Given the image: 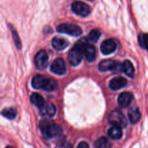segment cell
Masks as SVG:
<instances>
[{"instance_id": "obj_3", "label": "cell", "mask_w": 148, "mask_h": 148, "mask_svg": "<svg viewBox=\"0 0 148 148\" xmlns=\"http://www.w3.org/2000/svg\"><path fill=\"white\" fill-rule=\"evenodd\" d=\"M108 120L113 126H116L121 128L125 127L127 124V120L124 114L119 111L114 110L111 111L108 117Z\"/></svg>"}, {"instance_id": "obj_28", "label": "cell", "mask_w": 148, "mask_h": 148, "mask_svg": "<svg viewBox=\"0 0 148 148\" xmlns=\"http://www.w3.org/2000/svg\"><path fill=\"white\" fill-rule=\"evenodd\" d=\"M6 148H14V147H12V146H7V147H6Z\"/></svg>"}, {"instance_id": "obj_5", "label": "cell", "mask_w": 148, "mask_h": 148, "mask_svg": "<svg viewBox=\"0 0 148 148\" xmlns=\"http://www.w3.org/2000/svg\"><path fill=\"white\" fill-rule=\"evenodd\" d=\"M72 10L74 12L81 17H86L91 12V9L89 5L82 1H75L72 4Z\"/></svg>"}, {"instance_id": "obj_4", "label": "cell", "mask_w": 148, "mask_h": 148, "mask_svg": "<svg viewBox=\"0 0 148 148\" xmlns=\"http://www.w3.org/2000/svg\"><path fill=\"white\" fill-rule=\"evenodd\" d=\"M56 30L59 33H65L72 36H79L82 33V29L79 26L73 24H68V23H64L58 25Z\"/></svg>"}, {"instance_id": "obj_20", "label": "cell", "mask_w": 148, "mask_h": 148, "mask_svg": "<svg viewBox=\"0 0 148 148\" xmlns=\"http://www.w3.org/2000/svg\"><path fill=\"white\" fill-rule=\"evenodd\" d=\"M95 148H111V144L108 140L106 137H102L95 141Z\"/></svg>"}, {"instance_id": "obj_7", "label": "cell", "mask_w": 148, "mask_h": 148, "mask_svg": "<svg viewBox=\"0 0 148 148\" xmlns=\"http://www.w3.org/2000/svg\"><path fill=\"white\" fill-rule=\"evenodd\" d=\"M51 71L56 75H62L66 73V65L63 59L59 58L53 61V62L51 65Z\"/></svg>"}, {"instance_id": "obj_17", "label": "cell", "mask_w": 148, "mask_h": 148, "mask_svg": "<svg viewBox=\"0 0 148 148\" xmlns=\"http://www.w3.org/2000/svg\"><path fill=\"white\" fill-rule=\"evenodd\" d=\"M108 135L112 140H119L122 137L121 128L116 126H113L108 130Z\"/></svg>"}, {"instance_id": "obj_21", "label": "cell", "mask_w": 148, "mask_h": 148, "mask_svg": "<svg viewBox=\"0 0 148 148\" xmlns=\"http://www.w3.org/2000/svg\"><path fill=\"white\" fill-rule=\"evenodd\" d=\"M58 88V84L56 80L53 79H50L48 78V80L46 82V85H45L43 90L48 92H51V91H54L57 89Z\"/></svg>"}, {"instance_id": "obj_19", "label": "cell", "mask_w": 148, "mask_h": 148, "mask_svg": "<svg viewBox=\"0 0 148 148\" xmlns=\"http://www.w3.org/2000/svg\"><path fill=\"white\" fill-rule=\"evenodd\" d=\"M30 101H31V103L33 105H35L36 107L39 108H41L45 104L44 99H43V97L40 95H39L38 93H36V92L32 94V95L30 96Z\"/></svg>"}, {"instance_id": "obj_29", "label": "cell", "mask_w": 148, "mask_h": 148, "mask_svg": "<svg viewBox=\"0 0 148 148\" xmlns=\"http://www.w3.org/2000/svg\"><path fill=\"white\" fill-rule=\"evenodd\" d=\"M89 1H93V0H89Z\"/></svg>"}, {"instance_id": "obj_14", "label": "cell", "mask_w": 148, "mask_h": 148, "mask_svg": "<svg viewBox=\"0 0 148 148\" xmlns=\"http://www.w3.org/2000/svg\"><path fill=\"white\" fill-rule=\"evenodd\" d=\"M69 45V42L63 38H54L52 40V46L53 49L57 51H62L66 49Z\"/></svg>"}, {"instance_id": "obj_8", "label": "cell", "mask_w": 148, "mask_h": 148, "mask_svg": "<svg viewBox=\"0 0 148 148\" xmlns=\"http://www.w3.org/2000/svg\"><path fill=\"white\" fill-rule=\"evenodd\" d=\"M116 48L117 44L115 40L113 39H107L101 44V50L103 54L108 55L115 51Z\"/></svg>"}, {"instance_id": "obj_26", "label": "cell", "mask_w": 148, "mask_h": 148, "mask_svg": "<svg viewBox=\"0 0 148 148\" xmlns=\"http://www.w3.org/2000/svg\"><path fill=\"white\" fill-rule=\"evenodd\" d=\"M77 148H89V146H88V144L87 143L82 142V143H80L78 145Z\"/></svg>"}, {"instance_id": "obj_11", "label": "cell", "mask_w": 148, "mask_h": 148, "mask_svg": "<svg viewBox=\"0 0 148 148\" xmlns=\"http://www.w3.org/2000/svg\"><path fill=\"white\" fill-rule=\"evenodd\" d=\"M127 81L125 78L117 77L111 79L109 82V87L113 90H117L126 86Z\"/></svg>"}, {"instance_id": "obj_15", "label": "cell", "mask_w": 148, "mask_h": 148, "mask_svg": "<svg viewBox=\"0 0 148 148\" xmlns=\"http://www.w3.org/2000/svg\"><path fill=\"white\" fill-rule=\"evenodd\" d=\"M84 55L85 56V59L88 62H92L95 61L96 57V51H95V48L92 45H88L85 48L84 51Z\"/></svg>"}, {"instance_id": "obj_16", "label": "cell", "mask_w": 148, "mask_h": 148, "mask_svg": "<svg viewBox=\"0 0 148 148\" xmlns=\"http://www.w3.org/2000/svg\"><path fill=\"white\" fill-rule=\"evenodd\" d=\"M128 118L132 124H136L141 119V113L139 108H134L130 109L128 113Z\"/></svg>"}, {"instance_id": "obj_22", "label": "cell", "mask_w": 148, "mask_h": 148, "mask_svg": "<svg viewBox=\"0 0 148 148\" xmlns=\"http://www.w3.org/2000/svg\"><path fill=\"white\" fill-rule=\"evenodd\" d=\"M138 42L143 49H146L148 51V34L141 33L138 36Z\"/></svg>"}, {"instance_id": "obj_23", "label": "cell", "mask_w": 148, "mask_h": 148, "mask_svg": "<svg viewBox=\"0 0 148 148\" xmlns=\"http://www.w3.org/2000/svg\"><path fill=\"white\" fill-rule=\"evenodd\" d=\"M2 115L4 116V117H6L8 119H14L16 117V115H17V113H16V111L12 108H4V110L1 112Z\"/></svg>"}, {"instance_id": "obj_13", "label": "cell", "mask_w": 148, "mask_h": 148, "mask_svg": "<svg viewBox=\"0 0 148 148\" xmlns=\"http://www.w3.org/2000/svg\"><path fill=\"white\" fill-rule=\"evenodd\" d=\"M48 80V78L42 76V75H35L32 79V86L33 88L36 89H43L46 85V82Z\"/></svg>"}, {"instance_id": "obj_24", "label": "cell", "mask_w": 148, "mask_h": 148, "mask_svg": "<svg viewBox=\"0 0 148 148\" xmlns=\"http://www.w3.org/2000/svg\"><path fill=\"white\" fill-rule=\"evenodd\" d=\"M101 37V32L98 30H92L90 32L89 35H88V38L90 41L93 42V43H96L98 40V39Z\"/></svg>"}, {"instance_id": "obj_18", "label": "cell", "mask_w": 148, "mask_h": 148, "mask_svg": "<svg viewBox=\"0 0 148 148\" xmlns=\"http://www.w3.org/2000/svg\"><path fill=\"white\" fill-rule=\"evenodd\" d=\"M122 69L124 73L130 77H134V68L132 64L130 62V61L126 60L122 64Z\"/></svg>"}, {"instance_id": "obj_9", "label": "cell", "mask_w": 148, "mask_h": 148, "mask_svg": "<svg viewBox=\"0 0 148 148\" xmlns=\"http://www.w3.org/2000/svg\"><path fill=\"white\" fill-rule=\"evenodd\" d=\"M56 113V108L54 105L51 103H45L43 106L40 108V114L42 116L46 117V118H51L54 116Z\"/></svg>"}, {"instance_id": "obj_27", "label": "cell", "mask_w": 148, "mask_h": 148, "mask_svg": "<svg viewBox=\"0 0 148 148\" xmlns=\"http://www.w3.org/2000/svg\"><path fill=\"white\" fill-rule=\"evenodd\" d=\"M59 148H72V146L71 145V144L68 143H64V144H62V145L60 146Z\"/></svg>"}, {"instance_id": "obj_1", "label": "cell", "mask_w": 148, "mask_h": 148, "mask_svg": "<svg viewBox=\"0 0 148 148\" xmlns=\"http://www.w3.org/2000/svg\"><path fill=\"white\" fill-rule=\"evenodd\" d=\"M86 47V42L83 40H79L71 49L68 56V61L72 66H77L80 63Z\"/></svg>"}, {"instance_id": "obj_25", "label": "cell", "mask_w": 148, "mask_h": 148, "mask_svg": "<svg viewBox=\"0 0 148 148\" xmlns=\"http://www.w3.org/2000/svg\"><path fill=\"white\" fill-rule=\"evenodd\" d=\"M10 29H11L12 35V38L13 39H14V41L16 45V47H17V49H20V48H21V41H20L18 34H17L16 30H14L12 27H10Z\"/></svg>"}, {"instance_id": "obj_6", "label": "cell", "mask_w": 148, "mask_h": 148, "mask_svg": "<svg viewBox=\"0 0 148 148\" xmlns=\"http://www.w3.org/2000/svg\"><path fill=\"white\" fill-rule=\"evenodd\" d=\"M35 65L38 69H44L49 62V56L46 51H39L35 56Z\"/></svg>"}, {"instance_id": "obj_12", "label": "cell", "mask_w": 148, "mask_h": 148, "mask_svg": "<svg viewBox=\"0 0 148 148\" xmlns=\"http://www.w3.org/2000/svg\"><path fill=\"white\" fill-rule=\"evenodd\" d=\"M116 62L110 59H106L102 61L98 65V69L101 72H106L109 70H114L116 69Z\"/></svg>"}, {"instance_id": "obj_10", "label": "cell", "mask_w": 148, "mask_h": 148, "mask_svg": "<svg viewBox=\"0 0 148 148\" xmlns=\"http://www.w3.org/2000/svg\"><path fill=\"white\" fill-rule=\"evenodd\" d=\"M133 99V95L130 92H124L119 95L118 98V103L121 107L125 108L130 105Z\"/></svg>"}, {"instance_id": "obj_2", "label": "cell", "mask_w": 148, "mask_h": 148, "mask_svg": "<svg viewBox=\"0 0 148 148\" xmlns=\"http://www.w3.org/2000/svg\"><path fill=\"white\" fill-rule=\"evenodd\" d=\"M39 128L43 137L46 140L58 137L62 133V130L59 125L47 121H42L39 124Z\"/></svg>"}]
</instances>
